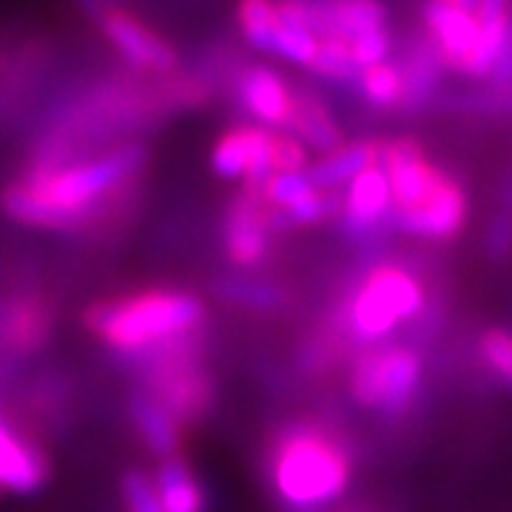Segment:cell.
I'll return each mask as SVG.
<instances>
[{
  "label": "cell",
  "instance_id": "obj_10",
  "mask_svg": "<svg viewBox=\"0 0 512 512\" xmlns=\"http://www.w3.org/2000/svg\"><path fill=\"white\" fill-rule=\"evenodd\" d=\"M393 211L390 183L379 163L356 174L342 188V211L339 225L350 239L356 242H373L379 231H387V217Z\"/></svg>",
  "mask_w": 512,
  "mask_h": 512
},
{
  "label": "cell",
  "instance_id": "obj_3",
  "mask_svg": "<svg viewBox=\"0 0 512 512\" xmlns=\"http://www.w3.org/2000/svg\"><path fill=\"white\" fill-rule=\"evenodd\" d=\"M268 473L285 510L316 512L345 495L353 476V458L328 430L293 424L276 436Z\"/></svg>",
  "mask_w": 512,
  "mask_h": 512
},
{
  "label": "cell",
  "instance_id": "obj_25",
  "mask_svg": "<svg viewBox=\"0 0 512 512\" xmlns=\"http://www.w3.org/2000/svg\"><path fill=\"white\" fill-rule=\"evenodd\" d=\"M120 493H123L128 512H165L157 487H154V478H148V473L137 470V467L123 473Z\"/></svg>",
  "mask_w": 512,
  "mask_h": 512
},
{
  "label": "cell",
  "instance_id": "obj_20",
  "mask_svg": "<svg viewBox=\"0 0 512 512\" xmlns=\"http://www.w3.org/2000/svg\"><path fill=\"white\" fill-rule=\"evenodd\" d=\"M356 86L370 109L393 111L402 103V69L393 60H382L362 69L356 77Z\"/></svg>",
  "mask_w": 512,
  "mask_h": 512
},
{
  "label": "cell",
  "instance_id": "obj_5",
  "mask_svg": "<svg viewBox=\"0 0 512 512\" xmlns=\"http://www.w3.org/2000/svg\"><path fill=\"white\" fill-rule=\"evenodd\" d=\"M424 365L413 348L379 345L365 350L348 376L350 399L362 410L382 413L384 419H402L421 396Z\"/></svg>",
  "mask_w": 512,
  "mask_h": 512
},
{
  "label": "cell",
  "instance_id": "obj_33",
  "mask_svg": "<svg viewBox=\"0 0 512 512\" xmlns=\"http://www.w3.org/2000/svg\"><path fill=\"white\" fill-rule=\"evenodd\" d=\"M106 3H109V6H120L123 0H106Z\"/></svg>",
  "mask_w": 512,
  "mask_h": 512
},
{
  "label": "cell",
  "instance_id": "obj_11",
  "mask_svg": "<svg viewBox=\"0 0 512 512\" xmlns=\"http://www.w3.org/2000/svg\"><path fill=\"white\" fill-rule=\"evenodd\" d=\"M234 97H237L239 109L245 111L256 126L288 131L293 111V89L285 80V74L276 72L274 66L251 63L242 72H237Z\"/></svg>",
  "mask_w": 512,
  "mask_h": 512
},
{
  "label": "cell",
  "instance_id": "obj_15",
  "mask_svg": "<svg viewBox=\"0 0 512 512\" xmlns=\"http://www.w3.org/2000/svg\"><path fill=\"white\" fill-rule=\"evenodd\" d=\"M128 416L134 430L140 433V439L148 447V453H154L157 458L177 456L183 447V430L180 421L168 413L157 396H151L146 390H137L128 396Z\"/></svg>",
  "mask_w": 512,
  "mask_h": 512
},
{
  "label": "cell",
  "instance_id": "obj_16",
  "mask_svg": "<svg viewBox=\"0 0 512 512\" xmlns=\"http://www.w3.org/2000/svg\"><path fill=\"white\" fill-rule=\"evenodd\" d=\"M288 131L308 151H316L319 157L345 143L342 128L336 126L325 100L319 94L305 92V89H293V111Z\"/></svg>",
  "mask_w": 512,
  "mask_h": 512
},
{
  "label": "cell",
  "instance_id": "obj_26",
  "mask_svg": "<svg viewBox=\"0 0 512 512\" xmlns=\"http://www.w3.org/2000/svg\"><path fill=\"white\" fill-rule=\"evenodd\" d=\"M350 57L356 63V69L362 72L373 63H382V60H390L393 55V35H390V26L384 29H373V32H365V35L353 37L348 43Z\"/></svg>",
  "mask_w": 512,
  "mask_h": 512
},
{
  "label": "cell",
  "instance_id": "obj_24",
  "mask_svg": "<svg viewBox=\"0 0 512 512\" xmlns=\"http://www.w3.org/2000/svg\"><path fill=\"white\" fill-rule=\"evenodd\" d=\"M478 353L495 376H501L504 382L512 384V330H484L478 336Z\"/></svg>",
  "mask_w": 512,
  "mask_h": 512
},
{
  "label": "cell",
  "instance_id": "obj_30",
  "mask_svg": "<svg viewBox=\"0 0 512 512\" xmlns=\"http://www.w3.org/2000/svg\"><path fill=\"white\" fill-rule=\"evenodd\" d=\"M490 89H510L512 86V32L507 37V43L501 46V52L495 57L493 72L487 77Z\"/></svg>",
  "mask_w": 512,
  "mask_h": 512
},
{
  "label": "cell",
  "instance_id": "obj_23",
  "mask_svg": "<svg viewBox=\"0 0 512 512\" xmlns=\"http://www.w3.org/2000/svg\"><path fill=\"white\" fill-rule=\"evenodd\" d=\"M319 49V37L313 35L305 26H291V23H279L271 43V55L299 66V69H311L313 57Z\"/></svg>",
  "mask_w": 512,
  "mask_h": 512
},
{
  "label": "cell",
  "instance_id": "obj_2",
  "mask_svg": "<svg viewBox=\"0 0 512 512\" xmlns=\"http://www.w3.org/2000/svg\"><path fill=\"white\" fill-rule=\"evenodd\" d=\"M86 328L120 353H148L177 345L205 322V305L185 288H148L94 302L83 313Z\"/></svg>",
  "mask_w": 512,
  "mask_h": 512
},
{
  "label": "cell",
  "instance_id": "obj_1",
  "mask_svg": "<svg viewBox=\"0 0 512 512\" xmlns=\"http://www.w3.org/2000/svg\"><path fill=\"white\" fill-rule=\"evenodd\" d=\"M148 163L143 143L114 146L92 160L23 171L15 183L0 188V211L18 225L37 231H80L103 220L111 202Z\"/></svg>",
  "mask_w": 512,
  "mask_h": 512
},
{
  "label": "cell",
  "instance_id": "obj_21",
  "mask_svg": "<svg viewBox=\"0 0 512 512\" xmlns=\"http://www.w3.org/2000/svg\"><path fill=\"white\" fill-rule=\"evenodd\" d=\"M237 23L242 40L262 52L271 55V43H274V32L279 26V15H276V0H239L237 3Z\"/></svg>",
  "mask_w": 512,
  "mask_h": 512
},
{
  "label": "cell",
  "instance_id": "obj_18",
  "mask_svg": "<svg viewBox=\"0 0 512 512\" xmlns=\"http://www.w3.org/2000/svg\"><path fill=\"white\" fill-rule=\"evenodd\" d=\"M154 487L165 512H205V493L200 481L180 453L160 458L154 470Z\"/></svg>",
  "mask_w": 512,
  "mask_h": 512
},
{
  "label": "cell",
  "instance_id": "obj_28",
  "mask_svg": "<svg viewBox=\"0 0 512 512\" xmlns=\"http://www.w3.org/2000/svg\"><path fill=\"white\" fill-rule=\"evenodd\" d=\"M453 109L476 111V114H507L512 111V86L510 89H490V92L464 97L461 103H450Z\"/></svg>",
  "mask_w": 512,
  "mask_h": 512
},
{
  "label": "cell",
  "instance_id": "obj_17",
  "mask_svg": "<svg viewBox=\"0 0 512 512\" xmlns=\"http://www.w3.org/2000/svg\"><path fill=\"white\" fill-rule=\"evenodd\" d=\"M373 163H379V143L359 140V143H342L339 148L322 154L305 171L319 191H342L356 174H362Z\"/></svg>",
  "mask_w": 512,
  "mask_h": 512
},
{
  "label": "cell",
  "instance_id": "obj_19",
  "mask_svg": "<svg viewBox=\"0 0 512 512\" xmlns=\"http://www.w3.org/2000/svg\"><path fill=\"white\" fill-rule=\"evenodd\" d=\"M214 291L222 302H231V305H239V308L254 313H276L285 305L282 288L262 282V279H251V276H222L214 285Z\"/></svg>",
  "mask_w": 512,
  "mask_h": 512
},
{
  "label": "cell",
  "instance_id": "obj_6",
  "mask_svg": "<svg viewBox=\"0 0 512 512\" xmlns=\"http://www.w3.org/2000/svg\"><path fill=\"white\" fill-rule=\"evenodd\" d=\"M276 128L239 123L222 131L211 148V171L225 183H239L262 194V183L274 174Z\"/></svg>",
  "mask_w": 512,
  "mask_h": 512
},
{
  "label": "cell",
  "instance_id": "obj_31",
  "mask_svg": "<svg viewBox=\"0 0 512 512\" xmlns=\"http://www.w3.org/2000/svg\"><path fill=\"white\" fill-rule=\"evenodd\" d=\"M498 211H507V214H512V168L504 174L501 188H498Z\"/></svg>",
  "mask_w": 512,
  "mask_h": 512
},
{
  "label": "cell",
  "instance_id": "obj_9",
  "mask_svg": "<svg viewBox=\"0 0 512 512\" xmlns=\"http://www.w3.org/2000/svg\"><path fill=\"white\" fill-rule=\"evenodd\" d=\"M271 225L259 191L239 188L222 222V245L234 268H259L271 254Z\"/></svg>",
  "mask_w": 512,
  "mask_h": 512
},
{
  "label": "cell",
  "instance_id": "obj_29",
  "mask_svg": "<svg viewBox=\"0 0 512 512\" xmlns=\"http://www.w3.org/2000/svg\"><path fill=\"white\" fill-rule=\"evenodd\" d=\"M484 248L490 259H504L512 254V214L498 211L490 225H487V237H484Z\"/></svg>",
  "mask_w": 512,
  "mask_h": 512
},
{
  "label": "cell",
  "instance_id": "obj_7",
  "mask_svg": "<svg viewBox=\"0 0 512 512\" xmlns=\"http://www.w3.org/2000/svg\"><path fill=\"white\" fill-rule=\"evenodd\" d=\"M94 23L111 43V49L123 57L128 69L143 74H157V77L180 72V57L174 52V46L165 37L157 35L137 15L126 12L123 6L103 9L94 18Z\"/></svg>",
  "mask_w": 512,
  "mask_h": 512
},
{
  "label": "cell",
  "instance_id": "obj_32",
  "mask_svg": "<svg viewBox=\"0 0 512 512\" xmlns=\"http://www.w3.org/2000/svg\"><path fill=\"white\" fill-rule=\"evenodd\" d=\"M450 3H456V6H461V9H470V12H473L478 0H450Z\"/></svg>",
  "mask_w": 512,
  "mask_h": 512
},
{
  "label": "cell",
  "instance_id": "obj_13",
  "mask_svg": "<svg viewBox=\"0 0 512 512\" xmlns=\"http://www.w3.org/2000/svg\"><path fill=\"white\" fill-rule=\"evenodd\" d=\"M399 69H402V103H399V111L416 114V111L427 109L430 100L439 94L441 77H444V69H447L439 49L433 46V40L427 35L416 40L399 60Z\"/></svg>",
  "mask_w": 512,
  "mask_h": 512
},
{
  "label": "cell",
  "instance_id": "obj_8",
  "mask_svg": "<svg viewBox=\"0 0 512 512\" xmlns=\"http://www.w3.org/2000/svg\"><path fill=\"white\" fill-rule=\"evenodd\" d=\"M470 220V200L453 174H444L427 200L410 211H390L387 231L424 242H453Z\"/></svg>",
  "mask_w": 512,
  "mask_h": 512
},
{
  "label": "cell",
  "instance_id": "obj_22",
  "mask_svg": "<svg viewBox=\"0 0 512 512\" xmlns=\"http://www.w3.org/2000/svg\"><path fill=\"white\" fill-rule=\"evenodd\" d=\"M308 72L330 83H356L359 77V69L350 57L348 40L342 37H319V49Z\"/></svg>",
  "mask_w": 512,
  "mask_h": 512
},
{
  "label": "cell",
  "instance_id": "obj_12",
  "mask_svg": "<svg viewBox=\"0 0 512 512\" xmlns=\"http://www.w3.org/2000/svg\"><path fill=\"white\" fill-rule=\"evenodd\" d=\"M421 18H424V35L430 37L433 46L439 49L444 66L453 72H461L476 46V12L461 9L450 0H427L421 9Z\"/></svg>",
  "mask_w": 512,
  "mask_h": 512
},
{
  "label": "cell",
  "instance_id": "obj_27",
  "mask_svg": "<svg viewBox=\"0 0 512 512\" xmlns=\"http://www.w3.org/2000/svg\"><path fill=\"white\" fill-rule=\"evenodd\" d=\"M308 148L302 146L291 131H276L274 140V174L282 171H305L308 168Z\"/></svg>",
  "mask_w": 512,
  "mask_h": 512
},
{
  "label": "cell",
  "instance_id": "obj_14",
  "mask_svg": "<svg viewBox=\"0 0 512 512\" xmlns=\"http://www.w3.org/2000/svg\"><path fill=\"white\" fill-rule=\"evenodd\" d=\"M46 484H49L46 458L0 421V490L12 495H35Z\"/></svg>",
  "mask_w": 512,
  "mask_h": 512
},
{
  "label": "cell",
  "instance_id": "obj_4",
  "mask_svg": "<svg viewBox=\"0 0 512 512\" xmlns=\"http://www.w3.org/2000/svg\"><path fill=\"white\" fill-rule=\"evenodd\" d=\"M427 291L419 274L399 262H379L367 271L342 308V322L362 345H384L390 333L419 319Z\"/></svg>",
  "mask_w": 512,
  "mask_h": 512
}]
</instances>
